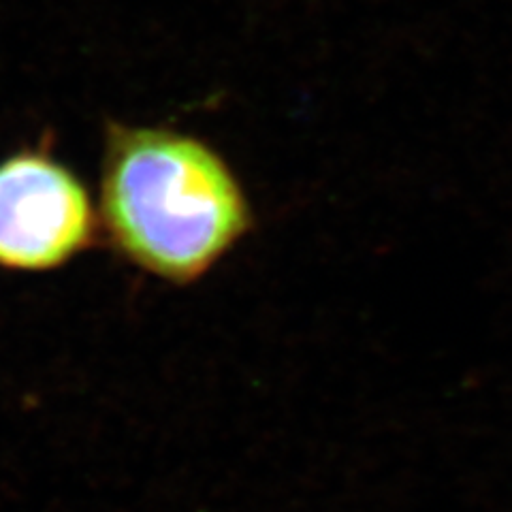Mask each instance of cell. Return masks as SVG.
I'll return each mask as SVG.
<instances>
[{
	"label": "cell",
	"mask_w": 512,
	"mask_h": 512,
	"mask_svg": "<svg viewBox=\"0 0 512 512\" xmlns=\"http://www.w3.org/2000/svg\"><path fill=\"white\" fill-rule=\"evenodd\" d=\"M101 237L124 263L192 286L256 227L246 186L210 141L171 126L105 122Z\"/></svg>",
	"instance_id": "6da1fadb"
},
{
	"label": "cell",
	"mask_w": 512,
	"mask_h": 512,
	"mask_svg": "<svg viewBox=\"0 0 512 512\" xmlns=\"http://www.w3.org/2000/svg\"><path fill=\"white\" fill-rule=\"evenodd\" d=\"M99 239V207L50 137L0 158V269L47 274Z\"/></svg>",
	"instance_id": "7a4b0ae2"
}]
</instances>
